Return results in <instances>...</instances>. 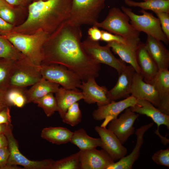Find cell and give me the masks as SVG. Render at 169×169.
I'll list each match as a JSON object with an SVG mask.
<instances>
[{"instance_id": "6da1fadb", "label": "cell", "mask_w": 169, "mask_h": 169, "mask_svg": "<svg viewBox=\"0 0 169 169\" xmlns=\"http://www.w3.org/2000/svg\"><path fill=\"white\" fill-rule=\"evenodd\" d=\"M53 33L43 46L41 64L64 66L77 74L82 81L98 77L100 64L93 60L84 51L80 27L72 25L66 20Z\"/></svg>"}, {"instance_id": "7a4b0ae2", "label": "cell", "mask_w": 169, "mask_h": 169, "mask_svg": "<svg viewBox=\"0 0 169 169\" xmlns=\"http://www.w3.org/2000/svg\"><path fill=\"white\" fill-rule=\"evenodd\" d=\"M72 0H40L30 4L26 20L12 32L28 34L40 29L54 32L69 16Z\"/></svg>"}, {"instance_id": "3957f363", "label": "cell", "mask_w": 169, "mask_h": 169, "mask_svg": "<svg viewBox=\"0 0 169 169\" xmlns=\"http://www.w3.org/2000/svg\"><path fill=\"white\" fill-rule=\"evenodd\" d=\"M49 34L40 29L31 34L11 32L3 36L34 64L40 66L43 59V46Z\"/></svg>"}, {"instance_id": "277c9868", "label": "cell", "mask_w": 169, "mask_h": 169, "mask_svg": "<svg viewBox=\"0 0 169 169\" xmlns=\"http://www.w3.org/2000/svg\"><path fill=\"white\" fill-rule=\"evenodd\" d=\"M129 21L128 16L121 9L114 7L110 10L104 20L97 22L94 26L120 35L125 40L126 44L137 47L141 42L140 32Z\"/></svg>"}, {"instance_id": "5b68a950", "label": "cell", "mask_w": 169, "mask_h": 169, "mask_svg": "<svg viewBox=\"0 0 169 169\" xmlns=\"http://www.w3.org/2000/svg\"><path fill=\"white\" fill-rule=\"evenodd\" d=\"M107 0H72L69 17L67 21L71 24L80 27L83 25L94 26L98 22L100 14Z\"/></svg>"}, {"instance_id": "8992f818", "label": "cell", "mask_w": 169, "mask_h": 169, "mask_svg": "<svg viewBox=\"0 0 169 169\" xmlns=\"http://www.w3.org/2000/svg\"><path fill=\"white\" fill-rule=\"evenodd\" d=\"M121 9L129 17L131 24L139 32H144L147 36H151L163 42L166 45L169 43L168 39L163 32L159 19L151 13L141 9L139 12L142 14L137 15L132 9L124 6Z\"/></svg>"}, {"instance_id": "52a82bcc", "label": "cell", "mask_w": 169, "mask_h": 169, "mask_svg": "<svg viewBox=\"0 0 169 169\" xmlns=\"http://www.w3.org/2000/svg\"><path fill=\"white\" fill-rule=\"evenodd\" d=\"M40 66L24 57L15 61L9 86L25 87L32 85L42 78Z\"/></svg>"}, {"instance_id": "ba28073f", "label": "cell", "mask_w": 169, "mask_h": 169, "mask_svg": "<svg viewBox=\"0 0 169 169\" xmlns=\"http://www.w3.org/2000/svg\"><path fill=\"white\" fill-rule=\"evenodd\" d=\"M40 69L43 78L60 85L65 89H78L82 82L75 73L59 64H41Z\"/></svg>"}, {"instance_id": "9c48e42d", "label": "cell", "mask_w": 169, "mask_h": 169, "mask_svg": "<svg viewBox=\"0 0 169 169\" xmlns=\"http://www.w3.org/2000/svg\"><path fill=\"white\" fill-rule=\"evenodd\" d=\"M83 48L87 54L97 63L104 64L115 69L120 74L126 66L125 62L116 58L107 44L102 46L99 42L91 40L88 37L82 42Z\"/></svg>"}, {"instance_id": "30bf717a", "label": "cell", "mask_w": 169, "mask_h": 169, "mask_svg": "<svg viewBox=\"0 0 169 169\" xmlns=\"http://www.w3.org/2000/svg\"><path fill=\"white\" fill-rule=\"evenodd\" d=\"M10 128L5 134L8 141L9 155L6 165L21 166L26 169H51L54 162L51 159L33 161L28 159L20 151L18 142Z\"/></svg>"}, {"instance_id": "8fae6325", "label": "cell", "mask_w": 169, "mask_h": 169, "mask_svg": "<svg viewBox=\"0 0 169 169\" xmlns=\"http://www.w3.org/2000/svg\"><path fill=\"white\" fill-rule=\"evenodd\" d=\"M136 102V99L131 95L121 100L111 101L107 104L98 107L93 112V117L97 121L104 120L101 125L106 126L111 120L117 118L123 111L134 106Z\"/></svg>"}, {"instance_id": "7c38bea8", "label": "cell", "mask_w": 169, "mask_h": 169, "mask_svg": "<svg viewBox=\"0 0 169 169\" xmlns=\"http://www.w3.org/2000/svg\"><path fill=\"white\" fill-rule=\"evenodd\" d=\"M139 115L133 111L130 107L125 110L119 118L111 120L108 124V129L117 137L122 144L134 134V124Z\"/></svg>"}, {"instance_id": "4fadbf2b", "label": "cell", "mask_w": 169, "mask_h": 169, "mask_svg": "<svg viewBox=\"0 0 169 169\" xmlns=\"http://www.w3.org/2000/svg\"><path fill=\"white\" fill-rule=\"evenodd\" d=\"M81 169H107L115 162L103 149L96 148L79 151Z\"/></svg>"}, {"instance_id": "5bb4252c", "label": "cell", "mask_w": 169, "mask_h": 169, "mask_svg": "<svg viewBox=\"0 0 169 169\" xmlns=\"http://www.w3.org/2000/svg\"><path fill=\"white\" fill-rule=\"evenodd\" d=\"M95 129L102 141L101 148L109 154L114 161L126 156L127 152V149L111 131L106 126L102 125L95 126Z\"/></svg>"}, {"instance_id": "9a60e30c", "label": "cell", "mask_w": 169, "mask_h": 169, "mask_svg": "<svg viewBox=\"0 0 169 169\" xmlns=\"http://www.w3.org/2000/svg\"><path fill=\"white\" fill-rule=\"evenodd\" d=\"M79 88L82 90L84 101L88 104L96 103L98 107L109 103L108 97V90L104 86H100L95 78L91 77L86 81H82Z\"/></svg>"}, {"instance_id": "2e32d148", "label": "cell", "mask_w": 169, "mask_h": 169, "mask_svg": "<svg viewBox=\"0 0 169 169\" xmlns=\"http://www.w3.org/2000/svg\"><path fill=\"white\" fill-rule=\"evenodd\" d=\"M135 71L131 65H126L119 74L116 84L108 92V97L110 102L126 98L131 95L133 77Z\"/></svg>"}, {"instance_id": "e0dca14e", "label": "cell", "mask_w": 169, "mask_h": 169, "mask_svg": "<svg viewBox=\"0 0 169 169\" xmlns=\"http://www.w3.org/2000/svg\"><path fill=\"white\" fill-rule=\"evenodd\" d=\"M131 95L136 99L147 100L157 108L159 106L157 93L154 86L146 82L140 73H134Z\"/></svg>"}, {"instance_id": "ac0fdd59", "label": "cell", "mask_w": 169, "mask_h": 169, "mask_svg": "<svg viewBox=\"0 0 169 169\" xmlns=\"http://www.w3.org/2000/svg\"><path fill=\"white\" fill-rule=\"evenodd\" d=\"M153 122L141 126L137 129L134 134L136 136L135 146L131 152L109 166L107 169H131L134 162L138 159L140 149L144 141L143 136L145 132L152 127Z\"/></svg>"}, {"instance_id": "d6986e66", "label": "cell", "mask_w": 169, "mask_h": 169, "mask_svg": "<svg viewBox=\"0 0 169 169\" xmlns=\"http://www.w3.org/2000/svg\"><path fill=\"white\" fill-rule=\"evenodd\" d=\"M137 61L144 80L150 84L159 71L157 66L141 42L136 50Z\"/></svg>"}, {"instance_id": "ffe728a7", "label": "cell", "mask_w": 169, "mask_h": 169, "mask_svg": "<svg viewBox=\"0 0 169 169\" xmlns=\"http://www.w3.org/2000/svg\"><path fill=\"white\" fill-rule=\"evenodd\" d=\"M145 48L157 67L159 71L168 70L169 51L162 42L147 36Z\"/></svg>"}, {"instance_id": "44dd1931", "label": "cell", "mask_w": 169, "mask_h": 169, "mask_svg": "<svg viewBox=\"0 0 169 169\" xmlns=\"http://www.w3.org/2000/svg\"><path fill=\"white\" fill-rule=\"evenodd\" d=\"M150 84L154 85L157 93L159 106L157 108L162 113L169 115V71L159 70Z\"/></svg>"}, {"instance_id": "7402d4cb", "label": "cell", "mask_w": 169, "mask_h": 169, "mask_svg": "<svg viewBox=\"0 0 169 169\" xmlns=\"http://www.w3.org/2000/svg\"><path fill=\"white\" fill-rule=\"evenodd\" d=\"M136 104L130 107L135 112L145 115L151 118L156 124L157 128L161 125L169 128V115L161 112L157 108L149 101L141 99H136Z\"/></svg>"}, {"instance_id": "603a6c76", "label": "cell", "mask_w": 169, "mask_h": 169, "mask_svg": "<svg viewBox=\"0 0 169 169\" xmlns=\"http://www.w3.org/2000/svg\"><path fill=\"white\" fill-rule=\"evenodd\" d=\"M58 107V112L62 118L69 107L74 103L83 99L82 92L78 89L69 90L59 88L55 93Z\"/></svg>"}, {"instance_id": "cb8c5ba5", "label": "cell", "mask_w": 169, "mask_h": 169, "mask_svg": "<svg viewBox=\"0 0 169 169\" xmlns=\"http://www.w3.org/2000/svg\"><path fill=\"white\" fill-rule=\"evenodd\" d=\"M107 44L114 54L118 55L120 59L129 64L136 72L141 74L137 61L136 50L138 46L115 42L107 43Z\"/></svg>"}, {"instance_id": "d4e9b609", "label": "cell", "mask_w": 169, "mask_h": 169, "mask_svg": "<svg viewBox=\"0 0 169 169\" xmlns=\"http://www.w3.org/2000/svg\"><path fill=\"white\" fill-rule=\"evenodd\" d=\"M59 85L43 77L27 90V103L33 102L36 100L47 94L55 93L59 89Z\"/></svg>"}, {"instance_id": "484cf974", "label": "cell", "mask_w": 169, "mask_h": 169, "mask_svg": "<svg viewBox=\"0 0 169 169\" xmlns=\"http://www.w3.org/2000/svg\"><path fill=\"white\" fill-rule=\"evenodd\" d=\"M73 132L63 127H49L43 128L41 137L53 144L59 145L70 142Z\"/></svg>"}, {"instance_id": "4316f807", "label": "cell", "mask_w": 169, "mask_h": 169, "mask_svg": "<svg viewBox=\"0 0 169 169\" xmlns=\"http://www.w3.org/2000/svg\"><path fill=\"white\" fill-rule=\"evenodd\" d=\"M70 142L77 146L80 151L96 148L102 146L100 138H94L90 137L83 128H80L73 132Z\"/></svg>"}, {"instance_id": "83f0119b", "label": "cell", "mask_w": 169, "mask_h": 169, "mask_svg": "<svg viewBox=\"0 0 169 169\" xmlns=\"http://www.w3.org/2000/svg\"><path fill=\"white\" fill-rule=\"evenodd\" d=\"M126 5L130 7H139L145 10H150L154 13L162 12L169 13V0H147L138 2L124 0Z\"/></svg>"}, {"instance_id": "f1b7e54d", "label": "cell", "mask_w": 169, "mask_h": 169, "mask_svg": "<svg viewBox=\"0 0 169 169\" xmlns=\"http://www.w3.org/2000/svg\"><path fill=\"white\" fill-rule=\"evenodd\" d=\"M25 87L9 86L6 90V99L8 106L22 108L27 103V90Z\"/></svg>"}, {"instance_id": "f546056e", "label": "cell", "mask_w": 169, "mask_h": 169, "mask_svg": "<svg viewBox=\"0 0 169 169\" xmlns=\"http://www.w3.org/2000/svg\"><path fill=\"white\" fill-rule=\"evenodd\" d=\"M24 57L8 40L0 35V58L16 61Z\"/></svg>"}, {"instance_id": "4dcf8cb0", "label": "cell", "mask_w": 169, "mask_h": 169, "mask_svg": "<svg viewBox=\"0 0 169 169\" xmlns=\"http://www.w3.org/2000/svg\"><path fill=\"white\" fill-rule=\"evenodd\" d=\"M14 61L0 58V87L6 91L9 86Z\"/></svg>"}, {"instance_id": "1f68e13d", "label": "cell", "mask_w": 169, "mask_h": 169, "mask_svg": "<svg viewBox=\"0 0 169 169\" xmlns=\"http://www.w3.org/2000/svg\"><path fill=\"white\" fill-rule=\"evenodd\" d=\"M33 103L42 108L47 117L52 116L58 111V107L53 93H50L35 100Z\"/></svg>"}, {"instance_id": "d6a6232c", "label": "cell", "mask_w": 169, "mask_h": 169, "mask_svg": "<svg viewBox=\"0 0 169 169\" xmlns=\"http://www.w3.org/2000/svg\"><path fill=\"white\" fill-rule=\"evenodd\" d=\"M51 169H81L79 151L69 156L55 161Z\"/></svg>"}, {"instance_id": "836d02e7", "label": "cell", "mask_w": 169, "mask_h": 169, "mask_svg": "<svg viewBox=\"0 0 169 169\" xmlns=\"http://www.w3.org/2000/svg\"><path fill=\"white\" fill-rule=\"evenodd\" d=\"M82 117L81 111L79 103L76 102L69 107L62 119L64 123L74 126L80 122Z\"/></svg>"}, {"instance_id": "e575fe53", "label": "cell", "mask_w": 169, "mask_h": 169, "mask_svg": "<svg viewBox=\"0 0 169 169\" xmlns=\"http://www.w3.org/2000/svg\"><path fill=\"white\" fill-rule=\"evenodd\" d=\"M151 158L157 164L169 168V148L159 150L154 154Z\"/></svg>"}, {"instance_id": "d590c367", "label": "cell", "mask_w": 169, "mask_h": 169, "mask_svg": "<svg viewBox=\"0 0 169 169\" xmlns=\"http://www.w3.org/2000/svg\"><path fill=\"white\" fill-rule=\"evenodd\" d=\"M159 19L161 29L169 39V13L162 12L154 13Z\"/></svg>"}, {"instance_id": "8d00e7d4", "label": "cell", "mask_w": 169, "mask_h": 169, "mask_svg": "<svg viewBox=\"0 0 169 169\" xmlns=\"http://www.w3.org/2000/svg\"><path fill=\"white\" fill-rule=\"evenodd\" d=\"M101 40L107 43L115 42L126 44L125 40L121 36L110 33L107 31L101 30Z\"/></svg>"}, {"instance_id": "74e56055", "label": "cell", "mask_w": 169, "mask_h": 169, "mask_svg": "<svg viewBox=\"0 0 169 169\" xmlns=\"http://www.w3.org/2000/svg\"><path fill=\"white\" fill-rule=\"evenodd\" d=\"M13 9L4 8L0 9V17L7 22L11 24L15 19Z\"/></svg>"}, {"instance_id": "f35d334b", "label": "cell", "mask_w": 169, "mask_h": 169, "mask_svg": "<svg viewBox=\"0 0 169 169\" xmlns=\"http://www.w3.org/2000/svg\"><path fill=\"white\" fill-rule=\"evenodd\" d=\"M9 106H6L0 111V124L11 125Z\"/></svg>"}, {"instance_id": "ab89813d", "label": "cell", "mask_w": 169, "mask_h": 169, "mask_svg": "<svg viewBox=\"0 0 169 169\" xmlns=\"http://www.w3.org/2000/svg\"><path fill=\"white\" fill-rule=\"evenodd\" d=\"M88 37L91 40L97 41L101 40V30L99 28L95 26L90 28L88 31Z\"/></svg>"}, {"instance_id": "60d3db41", "label": "cell", "mask_w": 169, "mask_h": 169, "mask_svg": "<svg viewBox=\"0 0 169 169\" xmlns=\"http://www.w3.org/2000/svg\"><path fill=\"white\" fill-rule=\"evenodd\" d=\"M13 28V26L11 24L7 22L0 17V36H5L11 32Z\"/></svg>"}, {"instance_id": "b9f144b4", "label": "cell", "mask_w": 169, "mask_h": 169, "mask_svg": "<svg viewBox=\"0 0 169 169\" xmlns=\"http://www.w3.org/2000/svg\"><path fill=\"white\" fill-rule=\"evenodd\" d=\"M9 154L8 146L0 148V169H2L7 164Z\"/></svg>"}, {"instance_id": "7bdbcfd3", "label": "cell", "mask_w": 169, "mask_h": 169, "mask_svg": "<svg viewBox=\"0 0 169 169\" xmlns=\"http://www.w3.org/2000/svg\"><path fill=\"white\" fill-rule=\"evenodd\" d=\"M9 4L12 6H24L30 2L32 0H5Z\"/></svg>"}, {"instance_id": "ee69618b", "label": "cell", "mask_w": 169, "mask_h": 169, "mask_svg": "<svg viewBox=\"0 0 169 169\" xmlns=\"http://www.w3.org/2000/svg\"><path fill=\"white\" fill-rule=\"evenodd\" d=\"M6 91L0 87V105L8 106L6 99Z\"/></svg>"}, {"instance_id": "f6af8a7d", "label": "cell", "mask_w": 169, "mask_h": 169, "mask_svg": "<svg viewBox=\"0 0 169 169\" xmlns=\"http://www.w3.org/2000/svg\"><path fill=\"white\" fill-rule=\"evenodd\" d=\"M12 128V125L0 124V134L4 135L11 128Z\"/></svg>"}, {"instance_id": "bcb514c9", "label": "cell", "mask_w": 169, "mask_h": 169, "mask_svg": "<svg viewBox=\"0 0 169 169\" xmlns=\"http://www.w3.org/2000/svg\"><path fill=\"white\" fill-rule=\"evenodd\" d=\"M8 146V141L6 136L3 134H0V148Z\"/></svg>"}, {"instance_id": "7dc6e473", "label": "cell", "mask_w": 169, "mask_h": 169, "mask_svg": "<svg viewBox=\"0 0 169 169\" xmlns=\"http://www.w3.org/2000/svg\"><path fill=\"white\" fill-rule=\"evenodd\" d=\"M155 133L159 136L162 143L164 145H166L169 143V140L166 138V137L162 136L160 135L159 131V128H157V130H156L155 131Z\"/></svg>"}, {"instance_id": "c3c4849f", "label": "cell", "mask_w": 169, "mask_h": 169, "mask_svg": "<svg viewBox=\"0 0 169 169\" xmlns=\"http://www.w3.org/2000/svg\"><path fill=\"white\" fill-rule=\"evenodd\" d=\"M4 8L13 9V7L9 4L5 0H0V9Z\"/></svg>"}, {"instance_id": "681fc988", "label": "cell", "mask_w": 169, "mask_h": 169, "mask_svg": "<svg viewBox=\"0 0 169 169\" xmlns=\"http://www.w3.org/2000/svg\"><path fill=\"white\" fill-rule=\"evenodd\" d=\"M5 106H6L3 105H0V111Z\"/></svg>"}, {"instance_id": "f907efd6", "label": "cell", "mask_w": 169, "mask_h": 169, "mask_svg": "<svg viewBox=\"0 0 169 169\" xmlns=\"http://www.w3.org/2000/svg\"><path fill=\"white\" fill-rule=\"evenodd\" d=\"M35 0L34 1H37L40 0Z\"/></svg>"}, {"instance_id": "816d5d0a", "label": "cell", "mask_w": 169, "mask_h": 169, "mask_svg": "<svg viewBox=\"0 0 169 169\" xmlns=\"http://www.w3.org/2000/svg\"><path fill=\"white\" fill-rule=\"evenodd\" d=\"M142 0L143 1H145L147 0Z\"/></svg>"}]
</instances>
